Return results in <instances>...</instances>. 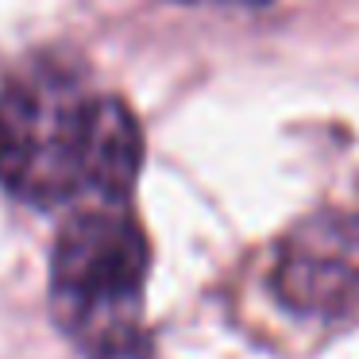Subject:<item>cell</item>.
<instances>
[{
	"mask_svg": "<svg viewBox=\"0 0 359 359\" xmlns=\"http://www.w3.org/2000/svg\"><path fill=\"white\" fill-rule=\"evenodd\" d=\"M189 4H240V8H263L271 0H189Z\"/></svg>",
	"mask_w": 359,
	"mask_h": 359,
	"instance_id": "cell-4",
	"label": "cell"
},
{
	"mask_svg": "<svg viewBox=\"0 0 359 359\" xmlns=\"http://www.w3.org/2000/svg\"><path fill=\"white\" fill-rule=\"evenodd\" d=\"M151 243L128 205H78L50 251V313L86 359H155L143 320Z\"/></svg>",
	"mask_w": 359,
	"mask_h": 359,
	"instance_id": "cell-2",
	"label": "cell"
},
{
	"mask_svg": "<svg viewBox=\"0 0 359 359\" xmlns=\"http://www.w3.org/2000/svg\"><path fill=\"white\" fill-rule=\"evenodd\" d=\"M143 166V128L120 97L97 93L55 58L0 86V186L35 209L128 205Z\"/></svg>",
	"mask_w": 359,
	"mask_h": 359,
	"instance_id": "cell-1",
	"label": "cell"
},
{
	"mask_svg": "<svg viewBox=\"0 0 359 359\" xmlns=\"http://www.w3.org/2000/svg\"><path fill=\"white\" fill-rule=\"evenodd\" d=\"M271 294L282 309L336 320L359 309V212L317 209L278 240Z\"/></svg>",
	"mask_w": 359,
	"mask_h": 359,
	"instance_id": "cell-3",
	"label": "cell"
}]
</instances>
